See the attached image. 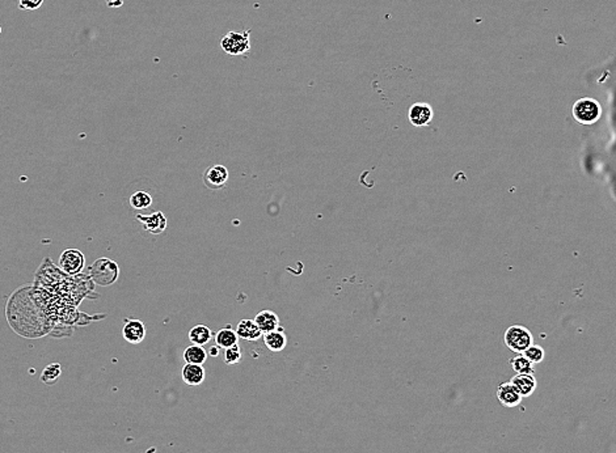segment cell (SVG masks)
Instances as JSON below:
<instances>
[{"label": "cell", "instance_id": "cell-13", "mask_svg": "<svg viewBox=\"0 0 616 453\" xmlns=\"http://www.w3.org/2000/svg\"><path fill=\"white\" fill-rule=\"evenodd\" d=\"M263 334L280 328V318L273 311H261L253 320Z\"/></svg>", "mask_w": 616, "mask_h": 453}, {"label": "cell", "instance_id": "cell-2", "mask_svg": "<svg viewBox=\"0 0 616 453\" xmlns=\"http://www.w3.org/2000/svg\"><path fill=\"white\" fill-rule=\"evenodd\" d=\"M572 113H573L574 120L578 124H593L601 118L602 108L597 100L585 97V98H580L578 101H575Z\"/></svg>", "mask_w": 616, "mask_h": 453}, {"label": "cell", "instance_id": "cell-15", "mask_svg": "<svg viewBox=\"0 0 616 453\" xmlns=\"http://www.w3.org/2000/svg\"><path fill=\"white\" fill-rule=\"evenodd\" d=\"M236 334H238L239 338L250 341V342L257 341L263 335V333L257 328V325L253 320H241L236 328Z\"/></svg>", "mask_w": 616, "mask_h": 453}, {"label": "cell", "instance_id": "cell-23", "mask_svg": "<svg viewBox=\"0 0 616 453\" xmlns=\"http://www.w3.org/2000/svg\"><path fill=\"white\" fill-rule=\"evenodd\" d=\"M240 359H241V350L238 344L226 349V351H224V363L226 364H230V366L236 364L240 362Z\"/></svg>", "mask_w": 616, "mask_h": 453}, {"label": "cell", "instance_id": "cell-1", "mask_svg": "<svg viewBox=\"0 0 616 453\" xmlns=\"http://www.w3.org/2000/svg\"><path fill=\"white\" fill-rule=\"evenodd\" d=\"M89 276L91 279L102 287L112 286L120 276V267L116 262L111 258L101 257L94 262L89 267Z\"/></svg>", "mask_w": 616, "mask_h": 453}, {"label": "cell", "instance_id": "cell-17", "mask_svg": "<svg viewBox=\"0 0 616 453\" xmlns=\"http://www.w3.org/2000/svg\"><path fill=\"white\" fill-rule=\"evenodd\" d=\"M212 338V331L205 325H197L189 331V340L193 344L204 346L209 344Z\"/></svg>", "mask_w": 616, "mask_h": 453}, {"label": "cell", "instance_id": "cell-20", "mask_svg": "<svg viewBox=\"0 0 616 453\" xmlns=\"http://www.w3.org/2000/svg\"><path fill=\"white\" fill-rule=\"evenodd\" d=\"M153 205V197L147 192H134L130 197V206L134 210H146Z\"/></svg>", "mask_w": 616, "mask_h": 453}, {"label": "cell", "instance_id": "cell-18", "mask_svg": "<svg viewBox=\"0 0 616 453\" xmlns=\"http://www.w3.org/2000/svg\"><path fill=\"white\" fill-rule=\"evenodd\" d=\"M238 338L239 337L238 334H236V331L231 329V328L228 327V328L221 329L217 333V335H215V342H217V346H219V347H222V349H228V347H231V346L238 344Z\"/></svg>", "mask_w": 616, "mask_h": 453}, {"label": "cell", "instance_id": "cell-12", "mask_svg": "<svg viewBox=\"0 0 616 453\" xmlns=\"http://www.w3.org/2000/svg\"><path fill=\"white\" fill-rule=\"evenodd\" d=\"M182 375L185 384L190 385V386L202 384L206 377V372H205L204 366L202 364H192V363H186L184 366Z\"/></svg>", "mask_w": 616, "mask_h": 453}, {"label": "cell", "instance_id": "cell-5", "mask_svg": "<svg viewBox=\"0 0 616 453\" xmlns=\"http://www.w3.org/2000/svg\"><path fill=\"white\" fill-rule=\"evenodd\" d=\"M85 254L79 249H66L59 258V267L69 275H76L82 273L85 269Z\"/></svg>", "mask_w": 616, "mask_h": 453}, {"label": "cell", "instance_id": "cell-7", "mask_svg": "<svg viewBox=\"0 0 616 453\" xmlns=\"http://www.w3.org/2000/svg\"><path fill=\"white\" fill-rule=\"evenodd\" d=\"M433 114H434L433 108L429 104L417 102L409 108L408 117H409L410 124L413 126L422 127V126H428L430 124V121L433 120Z\"/></svg>", "mask_w": 616, "mask_h": 453}, {"label": "cell", "instance_id": "cell-26", "mask_svg": "<svg viewBox=\"0 0 616 453\" xmlns=\"http://www.w3.org/2000/svg\"><path fill=\"white\" fill-rule=\"evenodd\" d=\"M208 354H209V355H211V357H218V355H219V346L211 347L210 350L208 351Z\"/></svg>", "mask_w": 616, "mask_h": 453}, {"label": "cell", "instance_id": "cell-22", "mask_svg": "<svg viewBox=\"0 0 616 453\" xmlns=\"http://www.w3.org/2000/svg\"><path fill=\"white\" fill-rule=\"evenodd\" d=\"M523 355L527 357V359L531 362L532 364H538V363L543 362V359H544V350H543L540 346L531 344V346L523 353Z\"/></svg>", "mask_w": 616, "mask_h": 453}, {"label": "cell", "instance_id": "cell-21", "mask_svg": "<svg viewBox=\"0 0 616 453\" xmlns=\"http://www.w3.org/2000/svg\"><path fill=\"white\" fill-rule=\"evenodd\" d=\"M510 366L517 373H532V363L525 357L523 354H518L517 357L510 360Z\"/></svg>", "mask_w": 616, "mask_h": 453}, {"label": "cell", "instance_id": "cell-19", "mask_svg": "<svg viewBox=\"0 0 616 453\" xmlns=\"http://www.w3.org/2000/svg\"><path fill=\"white\" fill-rule=\"evenodd\" d=\"M60 375H62V366L59 363H52L43 370L40 380L43 384L54 385L59 380Z\"/></svg>", "mask_w": 616, "mask_h": 453}, {"label": "cell", "instance_id": "cell-24", "mask_svg": "<svg viewBox=\"0 0 616 453\" xmlns=\"http://www.w3.org/2000/svg\"><path fill=\"white\" fill-rule=\"evenodd\" d=\"M43 0H19V7L20 10H27V11H33V10H38L43 5Z\"/></svg>", "mask_w": 616, "mask_h": 453}, {"label": "cell", "instance_id": "cell-9", "mask_svg": "<svg viewBox=\"0 0 616 453\" xmlns=\"http://www.w3.org/2000/svg\"><path fill=\"white\" fill-rule=\"evenodd\" d=\"M122 337L124 340L131 344H138L146 338V327L144 324L137 320H127L122 328Z\"/></svg>", "mask_w": 616, "mask_h": 453}, {"label": "cell", "instance_id": "cell-27", "mask_svg": "<svg viewBox=\"0 0 616 453\" xmlns=\"http://www.w3.org/2000/svg\"><path fill=\"white\" fill-rule=\"evenodd\" d=\"M0 33H1V27H0Z\"/></svg>", "mask_w": 616, "mask_h": 453}, {"label": "cell", "instance_id": "cell-25", "mask_svg": "<svg viewBox=\"0 0 616 453\" xmlns=\"http://www.w3.org/2000/svg\"><path fill=\"white\" fill-rule=\"evenodd\" d=\"M105 1L111 8H120L124 4V0H105Z\"/></svg>", "mask_w": 616, "mask_h": 453}, {"label": "cell", "instance_id": "cell-6", "mask_svg": "<svg viewBox=\"0 0 616 453\" xmlns=\"http://www.w3.org/2000/svg\"><path fill=\"white\" fill-rule=\"evenodd\" d=\"M228 176V169L224 165H212L205 172L204 182L211 190H219L226 186Z\"/></svg>", "mask_w": 616, "mask_h": 453}, {"label": "cell", "instance_id": "cell-3", "mask_svg": "<svg viewBox=\"0 0 616 453\" xmlns=\"http://www.w3.org/2000/svg\"><path fill=\"white\" fill-rule=\"evenodd\" d=\"M251 32H228L222 41L221 46L224 53L228 55H243L251 50Z\"/></svg>", "mask_w": 616, "mask_h": 453}, {"label": "cell", "instance_id": "cell-4", "mask_svg": "<svg viewBox=\"0 0 616 453\" xmlns=\"http://www.w3.org/2000/svg\"><path fill=\"white\" fill-rule=\"evenodd\" d=\"M534 340L530 330L520 325L510 327L505 333V344L517 354H523L530 346Z\"/></svg>", "mask_w": 616, "mask_h": 453}, {"label": "cell", "instance_id": "cell-10", "mask_svg": "<svg viewBox=\"0 0 616 453\" xmlns=\"http://www.w3.org/2000/svg\"><path fill=\"white\" fill-rule=\"evenodd\" d=\"M522 396L519 395L517 388L512 383H504L500 385L497 389V399L504 405L505 408H516L522 401Z\"/></svg>", "mask_w": 616, "mask_h": 453}, {"label": "cell", "instance_id": "cell-11", "mask_svg": "<svg viewBox=\"0 0 616 453\" xmlns=\"http://www.w3.org/2000/svg\"><path fill=\"white\" fill-rule=\"evenodd\" d=\"M510 383L517 388L522 397H530L538 385L532 373H517Z\"/></svg>", "mask_w": 616, "mask_h": 453}, {"label": "cell", "instance_id": "cell-8", "mask_svg": "<svg viewBox=\"0 0 616 453\" xmlns=\"http://www.w3.org/2000/svg\"><path fill=\"white\" fill-rule=\"evenodd\" d=\"M137 220L143 224V228L151 234H163L167 228V218L162 211H156L150 215H137Z\"/></svg>", "mask_w": 616, "mask_h": 453}, {"label": "cell", "instance_id": "cell-14", "mask_svg": "<svg viewBox=\"0 0 616 453\" xmlns=\"http://www.w3.org/2000/svg\"><path fill=\"white\" fill-rule=\"evenodd\" d=\"M264 344L273 353L282 351L287 344V338L285 335L283 329L278 328L277 330H273V331H269L264 334Z\"/></svg>", "mask_w": 616, "mask_h": 453}, {"label": "cell", "instance_id": "cell-16", "mask_svg": "<svg viewBox=\"0 0 616 453\" xmlns=\"http://www.w3.org/2000/svg\"><path fill=\"white\" fill-rule=\"evenodd\" d=\"M184 359L186 363L204 364L208 359V351L204 349V346L192 344L184 351Z\"/></svg>", "mask_w": 616, "mask_h": 453}]
</instances>
